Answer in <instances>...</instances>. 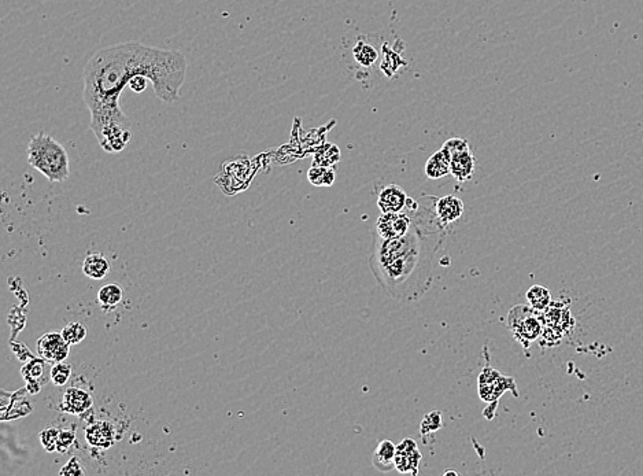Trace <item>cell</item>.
<instances>
[{
    "instance_id": "cell-20",
    "label": "cell",
    "mask_w": 643,
    "mask_h": 476,
    "mask_svg": "<svg viewBox=\"0 0 643 476\" xmlns=\"http://www.w3.org/2000/svg\"><path fill=\"white\" fill-rule=\"evenodd\" d=\"M527 301L536 312H545L552 303V294L543 285H533L527 291Z\"/></svg>"
},
{
    "instance_id": "cell-29",
    "label": "cell",
    "mask_w": 643,
    "mask_h": 476,
    "mask_svg": "<svg viewBox=\"0 0 643 476\" xmlns=\"http://www.w3.org/2000/svg\"><path fill=\"white\" fill-rule=\"evenodd\" d=\"M149 81H150V80L146 79L144 76H135V77L129 81V87H130V89H132L133 92L142 94L143 91H146Z\"/></svg>"
},
{
    "instance_id": "cell-10",
    "label": "cell",
    "mask_w": 643,
    "mask_h": 476,
    "mask_svg": "<svg viewBox=\"0 0 643 476\" xmlns=\"http://www.w3.org/2000/svg\"><path fill=\"white\" fill-rule=\"evenodd\" d=\"M435 210L442 225L449 227L464 215V202L454 195H446L436 200Z\"/></svg>"
},
{
    "instance_id": "cell-6",
    "label": "cell",
    "mask_w": 643,
    "mask_h": 476,
    "mask_svg": "<svg viewBox=\"0 0 643 476\" xmlns=\"http://www.w3.org/2000/svg\"><path fill=\"white\" fill-rule=\"evenodd\" d=\"M70 353V345L62 332H48L38 341V354L48 363H62Z\"/></svg>"
},
{
    "instance_id": "cell-3",
    "label": "cell",
    "mask_w": 643,
    "mask_h": 476,
    "mask_svg": "<svg viewBox=\"0 0 643 476\" xmlns=\"http://www.w3.org/2000/svg\"><path fill=\"white\" fill-rule=\"evenodd\" d=\"M28 162L50 181H64L70 176L66 149L58 140L43 132L30 139L28 144Z\"/></svg>"
},
{
    "instance_id": "cell-23",
    "label": "cell",
    "mask_w": 643,
    "mask_h": 476,
    "mask_svg": "<svg viewBox=\"0 0 643 476\" xmlns=\"http://www.w3.org/2000/svg\"><path fill=\"white\" fill-rule=\"evenodd\" d=\"M61 332L70 346L80 344L81 341L86 339V327L81 323H74V322L66 325Z\"/></svg>"
},
{
    "instance_id": "cell-28",
    "label": "cell",
    "mask_w": 643,
    "mask_h": 476,
    "mask_svg": "<svg viewBox=\"0 0 643 476\" xmlns=\"http://www.w3.org/2000/svg\"><path fill=\"white\" fill-rule=\"evenodd\" d=\"M76 439V434L67 430H61L58 435V442H57V452L64 453L69 450V448L73 445Z\"/></svg>"
},
{
    "instance_id": "cell-9",
    "label": "cell",
    "mask_w": 643,
    "mask_h": 476,
    "mask_svg": "<svg viewBox=\"0 0 643 476\" xmlns=\"http://www.w3.org/2000/svg\"><path fill=\"white\" fill-rule=\"evenodd\" d=\"M47 363L43 358L40 360H32L28 363L23 369L22 375L28 383V387L30 392H38L47 383L48 379H51V368L48 369Z\"/></svg>"
},
{
    "instance_id": "cell-26",
    "label": "cell",
    "mask_w": 643,
    "mask_h": 476,
    "mask_svg": "<svg viewBox=\"0 0 643 476\" xmlns=\"http://www.w3.org/2000/svg\"><path fill=\"white\" fill-rule=\"evenodd\" d=\"M59 475L83 476L86 475V471L83 470L80 460L77 457H72L59 471Z\"/></svg>"
},
{
    "instance_id": "cell-4",
    "label": "cell",
    "mask_w": 643,
    "mask_h": 476,
    "mask_svg": "<svg viewBox=\"0 0 643 476\" xmlns=\"http://www.w3.org/2000/svg\"><path fill=\"white\" fill-rule=\"evenodd\" d=\"M533 307L518 305L509 312L508 323L515 334L516 339L524 347H528L542 335L540 320L533 313Z\"/></svg>"
},
{
    "instance_id": "cell-21",
    "label": "cell",
    "mask_w": 643,
    "mask_h": 476,
    "mask_svg": "<svg viewBox=\"0 0 643 476\" xmlns=\"http://www.w3.org/2000/svg\"><path fill=\"white\" fill-rule=\"evenodd\" d=\"M123 297H124L123 287L111 283V284L103 285L99 290L98 302L101 303L103 307H114L123 301Z\"/></svg>"
},
{
    "instance_id": "cell-30",
    "label": "cell",
    "mask_w": 643,
    "mask_h": 476,
    "mask_svg": "<svg viewBox=\"0 0 643 476\" xmlns=\"http://www.w3.org/2000/svg\"><path fill=\"white\" fill-rule=\"evenodd\" d=\"M443 475H445V476H446V475H457V472H455V471H449V472H445V474H443Z\"/></svg>"
},
{
    "instance_id": "cell-19",
    "label": "cell",
    "mask_w": 643,
    "mask_h": 476,
    "mask_svg": "<svg viewBox=\"0 0 643 476\" xmlns=\"http://www.w3.org/2000/svg\"><path fill=\"white\" fill-rule=\"evenodd\" d=\"M335 169L332 166L312 165L307 172V180L316 187H331L335 183Z\"/></svg>"
},
{
    "instance_id": "cell-1",
    "label": "cell",
    "mask_w": 643,
    "mask_h": 476,
    "mask_svg": "<svg viewBox=\"0 0 643 476\" xmlns=\"http://www.w3.org/2000/svg\"><path fill=\"white\" fill-rule=\"evenodd\" d=\"M187 66L180 51L137 42L98 50L84 67L83 99L91 114L89 128L101 147L106 152H123L133 137L120 101L135 76L149 79L162 102L174 103L186 81Z\"/></svg>"
},
{
    "instance_id": "cell-15",
    "label": "cell",
    "mask_w": 643,
    "mask_h": 476,
    "mask_svg": "<svg viewBox=\"0 0 643 476\" xmlns=\"http://www.w3.org/2000/svg\"><path fill=\"white\" fill-rule=\"evenodd\" d=\"M451 155L443 147L433 152L426 164V174L431 180L442 178L450 174Z\"/></svg>"
},
{
    "instance_id": "cell-11",
    "label": "cell",
    "mask_w": 643,
    "mask_h": 476,
    "mask_svg": "<svg viewBox=\"0 0 643 476\" xmlns=\"http://www.w3.org/2000/svg\"><path fill=\"white\" fill-rule=\"evenodd\" d=\"M476 171V158L471 149L451 155L450 174L457 181H468Z\"/></svg>"
},
{
    "instance_id": "cell-8",
    "label": "cell",
    "mask_w": 643,
    "mask_h": 476,
    "mask_svg": "<svg viewBox=\"0 0 643 476\" xmlns=\"http://www.w3.org/2000/svg\"><path fill=\"white\" fill-rule=\"evenodd\" d=\"M409 196L398 184H388L377 196V208L382 213H402L406 212Z\"/></svg>"
},
{
    "instance_id": "cell-5",
    "label": "cell",
    "mask_w": 643,
    "mask_h": 476,
    "mask_svg": "<svg viewBox=\"0 0 643 476\" xmlns=\"http://www.w3.org/2000/svg\"><path fill=\"white\" fill-rule=\"evenodd\" d=\"M413 213H382L376 220L375 232L379 238L389 240L406 235L413 222Z\"/></svg>"
},
{
    "instance_id": "cell-22",
    "label": "cell",
    "mask_w": 643,
    "mask_h": 476,
    "mask_svg": "<svg viewBox=\"0 0 643 476\" xmlns=\"http://www.w3.org/2000/svg\"><path fill=\"white\" fill-rule=\"evenodd\" d=\"M341 161V150L336 144H325L320 152L316 154L313 165L332 166Z\"/></svg>"
},
{
    "instance_id": "cell-16",
    "label": "cell",
    "mask_w": 643,
    "mask_h": 476,
    "mask_svg": "<svg viewBox=\"0 0 643 476\" xmlns=\"http://www.w3.org/2000/svg\"><path fill=\"white\" fill-rule=\"evenodd\" d=\"M83 272L92 280H102L110 272V262L102 254H89L83 264Z\"/></svg>"
},
{
    "instance_id": "cell-12",
    "label": "cell",
    "mask_w": 643,
    "mask_h": 476,
    "mask_svg": "<svg viewBox=\"0 0 643 476\" xmlns=\"http://www.w3.org/2000/svg\"><path fill=\"white\" fill-rule=\"evenodd\" d=\"M114 427L108 421H98L86 430V442L98 449H108L114 445Z\"/></svg>"
},
{
    "instance_id": "cell-27",
    "label": "cell",
    "mask_w": 643,
    "mask_h": 476,
    "mask_svg": "<svg viewBox=\"0 0 643 476\" xmlns=\"http://www.w3.org/2000/svg\"><path fill=\"white\" fill-rule=\"evenodd\" d=\"M442 147L449 152L450 155L455 154V152H464L467 149H471L470 147V142L467 139H462V137H450V139H448L443 143Z\"/></svg>"
},
{
    "instance_id": "cell-2",
    "label": "cell",
    "mask_w": 643,
    "mask_h": 476,
    "mask_svg": "<svg viewBox=\"0 0 643 476\" xmlns=\"http://www.w3.org/2000/svg\"><path fill=\"white\" fill-rule=\"evenodd\" d=\"M436 200L432 196L428 203H420L406 235L385 240L373 234L370 269L385 291L398 301H417L431 288L433 261L446 228L436 216Z\"/></svg>"
},
{
    "instance_id": "cell-24",
    "label": "cell",
    "mask_w": 643,
    "mask_h": 476,
    "mask_svg": "<svg viewBox=\"0 0 643 476\" xmlns=\"http://www.w3.org/2000/svg\"><path fill=\"white\" fill-rule=\"evenodd\" d=\"M70 375H72V367L69 364H64V361L55 363L51 367V379L50 380L55 386H64L69 382Z\"/></svg>"
},
{
    "instance_id": "cell-13",
    "label": "cell",
    "mask_w": 643,
    "mask_h": 476,
    "mask_svg": "<svg viewBox=\"0 0 643 476\" xmlns=\"http://www.w3.org/2000/svg\"><path fill=\"white\" fill-rule=\"evenodd\" d=\"M92 404H93L92 397L86 391L70 387L64 391V398L61 402V409L64 413H70V414H81L88 411L92 407Z\"/></svg>"
},
{
    "instance_id": "cell-18",
    "label": "cell",
    "mask_w": 643,
    "mask_h": 476,
    "mask_svg": "<svg viewBox=\"0 0 643 476\" xmlns=\"http://www.w3.org/2000/svg\"><path fill=\"white\" fill-rule=\"evenodd\" d=\"M406 61L401 57V54L395 50H392L388 44L383 45V61L380 64L382 72L386 74L387 77H394L395 73L402 67L406 66Z\"/></svg>"
},
{
    "instance_id": "cell-14",
    "label": "cell",
    "mask_w": 643,
    "mask_h": 476,
    "mask_svg": "<svg viewBox=\"0 0 643 476\" xmlns=\"http://www.w3.org/2000/svg\"><path fill=\"white\" fill-rule=\"evenodd\" d=\"M395 455H397V446L391 441L385 439L375 449L372 463H373L375 468H377L379 471L391 472L392 470H395Z\"/></svg>"
},
{
    "instance_id": "cell-25",
    "label": "cell",
    "mask_w": 643,
    "mask_h": 476,
    "mask_svg": "<svg viewBox=\"0 0 643 476\" xmlns=\"http://www.w3.org/2000/svg\"><path fill=\"white\" fill-rule=\"evenodd\" d=\"M58 429L55 427H48L40 433V442L43 445L44 449L47 452H55L57 450V442H58V435H59Z\"/></svg>"
},
{
    "instance_id": "cell-7",
    "label": "cell",
    "mask_w": 643,
    "mask_h": 476,
    "mask_svg": "<svg viewBox=\"0 0 643 476\" xmlns=\"http://www.w3.org/2000/svg\"><path fill=\"white\" fill-rule=\"evenodd\" d=\"M421 463V453L414 439L406 438L397 446L395 455V470L401 474L417 475Z\"/></svg>"
},
{
    "instance_id": "cell-17",
    "label": "cell",
    "mask_w": 643,
    "mask_h": 476,
    "mask_svg": "<svg viewBox=\"0 0 643 476\" xmlns=\"http://www.w3.org/2000/svg\"><path fill=\"white\" fill-rule=\"evenodd\" d=\"M353 57L358 65L369 69L379 61V51L372 44L360 38L353 47Z\"/></svg>"
}]
</instances>
